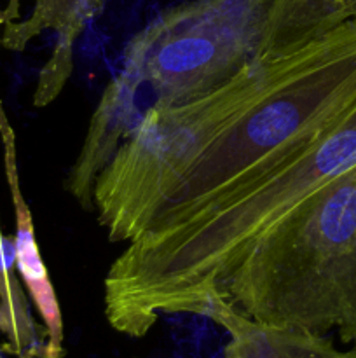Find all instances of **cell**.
<instances>
[{
  "instance_id": "277c9868",
  "label": "cell",
  "mask_w": 356,
  "mask_h": 358,
  "mask_svg": "<svg viewBox=\"0 0 356 358\" xmlns=\"http://www.w3.org/2000/svg\"><path fill=\"white\" fill-rule=\"evenodd\" d=\"M103 0H9L2 10L0 45L21 52L44 31H54L51 58L38 73L35 107H45L61 94L73 65V45L100 13Z\"/></svg>"
},
{
  "instance_id": "3957f363",
  "label": "cell",
  "mask_w": 356,
  "mask_h": 358,
  "mask_svg": "<svg viewBox=\"0 0 356 358\" xmlns=\"http://www.w3.org/2000/svg\"><path fill=\"white\" fill-rule=\"evenodd\" d=\"M269 6L271 0H188L164 9L126 44L89 131L115 149L149 107H178L229 83L258 59Z\"/></svg>"
},
{
  "instance_id": "6da1fadb",
  "label": "cell",
  "mask_w": 356,
  "mask_h": 358,
  "mask_svg": "<svg viewBox=\"0 0 356 358\" xmlns=\"http://www.w3.org/2000/svg\"><path fill=\"white\" fill-rule=\"evenodd\" d=\"M355 164L356 105L255 180L129 241L103 280L108 324L140 338L163 315H201L262 233Z\"/></svg>"
},
{
  "instance_id": "9c48e42d",
  "label": "cell",
  "mask_w": 356,
  "mask_h": 358,
  "mask_svg": "<svg viewBox=\"0 0 356 358\" xmlns=\"http://www.w3.org/2000/svg\"><path fill=\"white\" fill-rule=\"evenodd\" d=\"M0 30H2V10H0ZM2 48V45H0Z\"/></svg>"
},
{
  "instance_id": "7a4b0ae2",
  "label": "cell",
  "mask_w": 356,
  "mask_h": 358,
  "mask_svg": "<svg viewBox=\"0 0 356 358\" xmlns=\"http://www.w3.org/2000/svg\"><path fill=\"white\" fill-rule=\"evenodd\" d=\"M218 296L258 324L356 346V164L262 233Z\"/></svg>"
},
{
  "instance_id": "ba28073f",
  "label": "cell",
  "mask_w": 356,
  "mask_h": 358,
  "mask_svg": "<svg viewBox=\"0 0 356 358\" xmlns=\"http://www.w3.org/2000/svg\"><path fill=\"white\" fill-rule=\"evenodd\" d=\"M0 332L20 355L31 348L35 327L16 268L14 238L0 231Z\"/></svg>"
},
{
  "instance_id": "5b68a950",
  "label": "cell",
  "mask_w": 356,
  "mask_h": 358,
  "mask_svg": "<svg viewBox=\"0 0 356 358\" xmlns=\"http://www.w3.org/2000/svg\"><path fill=\"white\" fill-rule=\"evenodd\" d=\"M0 140L3 147V168H6L7 184H9L10 199L16 217V234H14V248H16V268L21 282L28 290V296L34 301L35 308L40 313L42 322L47 331V353L49 358H59L63 343V320L59 311L58 297L54 287L49 278L47 268L42 261L37 240H35V227L31 212L27 205L20 184L16 159V138H14L13 126L7 119L3 105L0 103Z\"/></svg>"
},
{
  "instance_id": "8992f818",
  "label": "cell",
  "mask_w": 356,
  "mask_h": 358,
  "mask_svg": "<svg viewBox=\"0 0 356 358\" xmlns=\"http://www.w3.org/2000/svg\"><path fill=\"white\" fill-rule=\"evenodd\" d=\"M201 315L229 332L225 358H356V346L337 350L325 336L258 324L220 296L212 297Z\"/></svg>"
},
{
  "instance_id": "52a82bcc",
  "label": "cell",
  "mask_w": 356,
  "mask_h": 358,
  "mask_svg": "<svg viewBox=\"0 0 356 358\" xmlns=\"http://www.w3.org/2000/svg\"><path fill=\"white\" fill-rule=\"evenodd\" d=\"M356 17V0H271L258 58L307 44Z\"/></svg>"
}]
</instances>
